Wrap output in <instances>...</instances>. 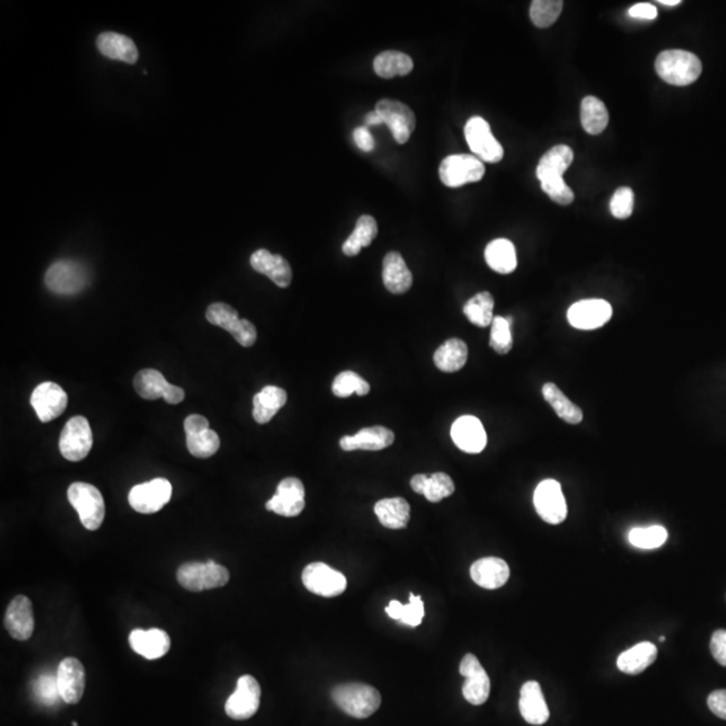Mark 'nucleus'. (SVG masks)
Returning <instances> with one entry per match:
<instances>
[{
  "label": "nucleus",
  "mask_w": 726,
  "mask_h": 726,
  "mask_svg": "<svg viewBox=\"0 0 726 726\" xmlns=\"http://www.w3.org/2000/svg\"><path fill=\"white\" fill-rule=\"evenodd\" d=\"M573 157L575 155L569 146L559 144L541 157L535 171L542 192L559 205H570L575 201V193L562 178L572 165Z\"/></svg>",
  "instance_id": "f257e3e1"
},
{
  "label": "nucleus",
  "mask_w": 726,
  "mask_h": 726,
  "mask_svg": "<svg viewBox=\"0 0 726 726\" xmlns=\"http://www.w3.org/2000/svg\"><path fill=\"white\" fill-rule=\"evenodd\" d=\"M655 70L665 83L686 86L698 80L703 64L695 54L686 50H666L658 56Z\"/></svg>",
  "instance_id": "f03ea898"
},
{
  "label": "nucleus",
  "mask_w": 726,
  "mask_h": 726,
  "mask_svg": "<svg viewBox=\"0 0 726 726\" xmlns=\"http://www.w3.org/2000/svg\"><path fill=\"white\" fill-rule=\"evenodd\" d=\"M334 703L354 719H367L381 705V695L375 687L364 684L339 685L331 693Z\"/></svg>",
  "instance_id": "7ed1b4c3"
},
{
  "label": "nucleus",
  "mask_w": 726,
  "mask_h": 726,
  "mask_svg": "<svg viewBox=\"0 0 726 726\" xmlns=\"http://www.w3.org/2000/svg\"><path fill=\"white\" fill-rule=\"evenodd\" d=\"M178 583L187 591L202 592L221 588L229 583V570L213 560L206 562H187L176 572Z\"/></svg>",
  "instance_id": "20e7f679"
},
{
  "label": "nucleus",
  "mask_w": 726,
  "mask_h": 726,
  "mask_svg": "<svg viewBox=\"0 0 726 726\" xmlns=\"http://www.w3.org/2000/svg\"><path fill=\"white\" fill-rule=\"evenodd\" d=\"M67 499L77 511L85 529L91 532L100 529L105 518V503L97 487L84 482L73 483L67 489Z\"/></svg>",
  "instance_id": "39448f33"
},
{
  "label": "nucleus",
  "mask_w": 726,
  "mask_h": 726,
  "mask_svg": "<svg viewBox=\"0 0 726 726\" xmlns=\"http://www.w3.org/2000/svg\"><path fill=\"white\" fill-rule=\"evenodd\" d=\"M89 272L77 261L62 260L54 263L46 272V287L57 295H76L89 284Z\"/></svg>",
  "instance_id": "423d86ee"
},
{
  "label": "nucleus",
  "mask_w": 726,
  "mask_h": 726,
  "mask_svg": "<svg viewBox=\"0 0 726 726\" xmlns=\"http://www.w3.org/2000/svg\"><path fill=\"white\" fill-rule=\"evenodd\" d=\"M59 453L69 462H81L94 447L91 424L84 416H75L65 424L59 436Z\"/></svg>",
  "instance_id": "0eeeda50"
},
{
  "label": "nucleus",
  "mask_w": 726,
  "mask_h": 726,
  "mask_svg": "<svg viewBox=\"0 0 726 726\" xmlns=\"http://www.w3.org/2000/svg\"><path fill=\"white\" fill-rule=\"evenodd\" d=\"M486 173L483 162L474 155H450L440 163L439 175L451 189L480 182Z\"/></svg>",
  "instance_id": "6e6552de"
},
{
  "label": "nucleus",
  "mask_w": 726,
  "mask_h": 726,
  "mask_svg": "<svg viewBox=\"0 0 726 726\" xmlns=\"http://www.w3.org/2000/svg\"><path fill=\"white\" fill-rule=\"evenodd\" d=\"M206 319L217 327L224 328L232 334L233 338L244 347H250L255 344L257 330L255 325L247 319H240L238 312L229 304L214 303L209 306L206 311Z\"/></svg>",
  "instance_id": "1a4fd4ad"
},
{
  "label": "nucleus",
  "mask_w": 726,
  "mask_h": 726,
  "mask_svg": "<svg viewBox=\"0 0 726 726\" xmlns=\"http://www.w3.org/2000/svg\"><path fill=\"white\" fill-rule=\"evenodd\" d=\"M304 587L311 594L322 597H336L346 591L347 580L341 572L325 562H312L304 568L301 575Z\"/></svg>",
  "instance_id": "9d476101"
},
{
  "label": "nucleus",
  "mask_w": 726,
  "mask_h": 726,
  "mask_svg": "<svg viewBox=\"0 0 726 726\" xmlns=\"http://www.w3.org/2000/svg\"><path fill=\"white\" fill-rule=\"evenodd\" d=\"M464 135L470 149L478 159L487 163H497L503 159L505 151L502 144L494 138L488 122L480 116H474L467 121Z\"/></svg>",
  "instance_id": "9b49d317"
},
{
  "label": "nucleus",
  "mask_w": 726,
  "mask_h": 726,
  "mask_svg": "<svg viewBox=\"0 0 726 726\" xmlns=\"http://www.w3.org/2000/svg\"><path fill=\"white\" fill-rule=\"evenodd\" d=\"M171 495H173L171 483L163 478H157L133 487L128 495V502L138 513L154 514L162 510L170 502Z\"/></svg>",
  "instance_id": "f8f14e48"
},
{
  "label": "nucleus",
  "mask_w": 726,
  "mask_h": 726,
  "mask_svg": "<svg viewBox=\"0 0 726 726\" xmlns=\"http://www.w3.org/2000/svg\"><path fill=\"white\" fill-rule=\"evenodd\" d=\"M187 450L198 459H208L220 450L219 435L211 429L208 418L201 415H192L184 420Z\"/></svg>",
  "instance_id": "ddd939ff"
},
{
  "label": "nucleus",
  "mask_w": 726,
  "mask_h": 726,
  "mask_svg": "<svg viewBox=\"0 0 726 726\" xmlns=\"http://www.w3.org/2000/svg\"><path fill=\"white\" fill-rule=\"evenodd\" d=\"M261 687L257 679L252 676H242L238 678L236 692L228 698L225 712L232 720L250 719L260 708Z\"/></svg>",
  "instance_id": "4468645a"
},
{
  "label": "nucleus",
  "mask_w": 726,
  "mask_h": 726,
  "mask_svg": "<svg viewBox=\"0 0 726 726\" xmlns=\"http://www.w3.org/2000/svg\"><path fill=\"white\" fill-rule=\"evenodd\" d=\"M375 112L380 115L382 124L391 130L394 140L405 144L416 128V116L404 103L383 99L375 105Z\"/></svg>",
  "instance_id": "2eb2a0df"
},
{
  "label": "nucleus",
  "mask_w": 726,
  "mask_h": 726,
  "mask_svg": "<svg viewBox=\"0 0 726 726\" xmlns=\"http://www.w3.org/2000/svg\"><path fill=\"white\" fill-rule=\"evenodd\" d=\"M534 507L538 515L548 524H559L564 522L568 507L561 484L554 480H545L538 484L534 491Z\"/></svg>",
  "instance_id": "dca6fc26"
},
{
  "label": "nucleus",
  "mask_w": 726,
  "mask_h": 726,
  "mask_svg": "<svg viewBox=\"0 0 726 726\" xmlns=\"http://www.w3.org/2000/svg\"><path fill=\"white\" fill-rule=\"evenodd\" d=\"M266 510L282 516H298L306 507V488L298 478H285L276 494L266 502Z\"/></svg>",
  "instance_id": "f3484780"
},
{
  "label": "nucleus",
  "mask_w": 726,
  "mask_h": 726,
  "mask_svg": "<svg viewBox=\"0 0 726 726\" xmlns=\"http://www.w3.org/2000/svg\"><path fill=\"white\" fill-rule=\"evenodd\" d=\"M67 401L69 399L67 391L56 382L40 383L34 389L30 399L31 407L42 423L59 417L67 410Z\"/></svg>",
  "instance_id": "a211bd4d"
},
{
  "label": "nucleus",
  "mask_w": 726,
  "mask_h": 726,
  "mask_svg": "<svg viewBox=\"0 0 726 726\" xmlns=\"http://www.w3.org/2000/svg\"><path fill=\"white\" fill-rule=\"evenodd\" d=\"M459 671L466 678L463 685V695L466 701L471 705H483L488 700L491 682L480 659L474 654H467L462 660Z\"/></svg>",
  "instance_id": "6ab92c4d"
},
{
  "label": "nucleus",
  "mask_w": 726,
  "mask_h": 726,
  "mask_svg": "<svg viewBox=\"0 0 726 726\" xmlns=\"http://www.w3.org/2000/svg\"><path fill=\"white\" fill-rule=\"evenodd\" d=\"M612 307L602 299L578 301L568 309V320L578 330H596L612 318Z\"/></svg>",
  "instance_id": "aec40b11"
},
{
  "label": "nucleus",
  "mask_w": 726,
  "mask_h": 726,
  "mask_svg": "<svg viewBox=\"0 0 726 726\" xmlns=\"http://www.w3.org/2000/svg\"><path fill=\"white\" fill-rule=\"evenodd\" d=\"M59 697L70 705L78 704L85 692V668L77 658H65L57 671Z\"/></svg>",
  "instance_id": "412c9836"
},
{
  "label": "nucleus",
  "mask_w": 726,
  "mask_h": 726,
  "mask_svg": "<svg viewBox=\"0 0 726 726\" xmlns=\"http://www.w3.org/2000/svg\"><path fill=\"white\" fill-rule=\"evenodd\" d=\"M4 627L16 641H27L34 632V609L29 597L19 595L7 606Z\"/></svg>",
  "instance_id": "4be33fe9"
},
{
  "label": "nucleus",
  "mask_w": 726,
  "mask_h": 726,
  "mask_svg": "<svg viewBox=\"0 0 726 726\" xmlns=\"http://www.w3.org/2000/svg\"><path fill=\"white\" fill-rule=\"evenodd\" d=\"M451 437L459 450L467 453H482L487 444V435L480 418L462 416L451 428Z\"/></svg>",
  "instance_id": "5701e85b"
},
{
  "label": "nucleus",
  "mask_w": 726,
  "mask_h": 726,
  "mask_svg": "<svg viewBox=\"0 0 726 726\" xmlns=\"http://www.w3.org/2000/svg\"><path fill=\"white\" fill-rule=\"evenodd\" d=\"M250 265L258 273L265 274L277 287H290L292 268L282 255H273L266 249H258L250 255Z\"/></svg>",
  "instance_id": "b1692460"
},
{
  "label": "nucleus",
  "mask_w": 726,
  "mask_h": 726,
  "mask_svg": "<svg viewBox=\"0 0 726 726\" xmlns=\"http://www.w3.org/2000/svg\"><path fill=\"white\" fill-rule=\"evenodd\" d=\"M130 649L146 659L154 660L165 657L170 651V636L159 628L133 630L130 633Z\"/></svg>",
  "instance_id": "393cba45"
},
{
  "label": "nucleus",
  "mask_w": 726,
  "mask_h": 726,
  "mask_svg": "<svg viewBox=\"0 0 726 726\" xmlns=\"http://www.w3.org/2000/svg\"><path fill=\"white\" fill-rule=\"evenodd\" d=\"M394 432L385 426H367L353 436L342 437L339 445L347 451H381L390 447L394 443Z\"/></svg>",
  "instance_id": "a878e982"
},
{
  "label": "nucleus",
  "mask_w": 726,
  "mask_h": 726,
  "mask_svg": "<svg viewBox=\"0 0 726 726\" xmlns=\"http://www.w3.org/2000/svg\"><path fill=\"white\" fill-rule=\"evenodd\" d=\"M471 578L484 589H497L505 586L510 578V568L505 560L497 557H484L472 564Z\"/></svg>",
  "instance_id": "bb28decb"
},
{
  "label": "nucleus",
  "mask_w": 726,
  "mask_h": 726,
  "mask_svg": "<svg viewBox=\"0 0 726 726\" xmlns=\"http://www.w3.org/2000/svg\"><path fill=\"white\" fill-rule=\"evenodd\" d=\"M519 712L527 724L543 725L548 722L551 712L546 705L542 689L538 682L529 681L522 686Z\"/></svg>",
  "instance_id": "cd10ccee"
},
{
  "label": "nucleus",
  "mask_w": 726,
  "mask_h": 726,
  "mask_svg": "<svg viewBox=\"0 0 726 726\" xmlns=\"http://www.w3.org/2000/svg\"><path fill=\"white\" fill-rule=\"evenodd\" d=\"M382 280L386 290L394 295H402L412 287V272L399 252H389L383 258Z\"/></svg>",
  "instance_id": "c85d7f7f"
},
{
  "label": "nucleus",
  "mask_w": 726,
  "mask_h": 726,
  "mask_svg": "<svg viewBox=\"0 0 726 726\" xmlns=\"http://www.w3.org/2000/svg\"><path fill=\"white\" fill-rule=\"evenodd\" d=\"M96 45L100 53L107 58L130 65L136 64L138 61V48L127 35L113 31L103 32L97 37Z\"/></svg>",
  "instance_id": "c756f323"
},
{
  "label": "nucleus",
  "mask_w": 726,
  "mask_h": 726,
  "mask_svg": "<svg viewBox=\"0 0 726 726\" xmlns=\"http://www.w3.org/2000/svg\"><path fill=\"white\" fill-rule=\"evenodd\" d=\"M410 487L413 491L424 495L432 503L440 502L455 492V483H453V478L444 472L415 475L410 480Z\"/></svg>",
  "instance_id": "7c9ffc66"
},
{
  "label": "nucleus",
  "mask_w": 726,
  "mask_h": 726,
  "mask_svg": "<svg viewBox=\"0 0 726 726\" xmlns=\"http://www.w3.org/2000/svg\"><path fill=\"white\" fill-rule=\"evenodd\" d=\"M287 391L279 386H265L253 397V418L255 423L266 424L287 402Z\"/></svg>",
  "instance_id": "2f4dec72"
},
{
  "label": "nucleus",
  "mask_w": 726,
  "mask_h": 726,
  "mask_svg": "<svg viewBox=\"0 0 726 726\" xmlns=\"http://www.w3.org/2000/svg\"><path fill=\"white\" fill-rule=\"evenodd\" d=\"M657 646L650 641H641L619 655L617 668L623 673L636 676L647 670L657 660Z\"/></svg>",
  "instance_id": "473e14b6"
},
{
  "label": "nucleus",
  "mask_w": 726,
  "mask_h": 726,
  "mask_svg": "<svg viewBox=\"0 0 726 726\" xmlns=\"http://www.w3.org/2000/svg\"><path fill=\"white\" fill-rule=\"evenodd\" d=\"M374 513L382 526L405 529L410 519V506L404 497H386L375 503Z\"/></svg>",
  "instance_id": "72a5a7b5"
},
{
  "label": "nucleus",
  "mask_w": 726,
  "mask_h": 726,
  "mask_svg": "<svg viewBox=\"0 0 726 726\" xmlns=\"http://www.w3.org/2000/svg\"><path fill=\"white\" fill-rule=\"evenodd\" d=\"M484 258H486L487 265L497 273L508 274L515 271V246L513 242L506 240V238H497V240L489 242L484 252Z\"/></svg>",
  "instance_id": "f704fd0d"
},
{
  "label": "nucleus",
  "mask_w": 726,
  "mask_h": 726,
  "mask_svg": "<svg viewBox=\"0 0 726 726\" xmlns=\"http://www.w3.org/2000/svg\"><path fill=\"white\" fill-rule=\"evenodd\" d=\"M469 358V347L462 339L453 338L445 341L435 352L434 363L437 369L444 372H455L463 369Z\"/></svg>",
  "instance_id": "c9c22d12"
},
{
  "label": "nucleus",
  "mask_w": 726,
  "mask_h": 726,
  "mask_svg": "<svg viewBox=\"0 0 726 726\" xmlns=\"http://www.w3.org/2000/svg\"><path fill=\"white\" fill-rule=\"evenodd\" d=\"M375 75L381 78L390 80L397 76H408L413 70V61L408 54L397 50H386L375 57Z\"/></svg>",
  "instance_id": "e433bc0d"
},
{
  "label": "nucleus",
  "mask_w": 726,
  "mask_h": 726,
  "mask_svg": "<svg viewBox=\"0 0 726 726\" xmlns=\"http://www.w3.org/2000/svg\"><path fill=\"white\" fill-rule=\"evenodd\" d=\"M542 394L543 399H546V402L551 404V407L553 408L554 412L557 413L560 418L567 421L568 424H573V426L580 424L581 421H583V410H581L578 405L573 404V402L562 393L561 389H560L556 383H545L542 388Z\"/></svg>",
  "instance_id": "4c0bfd02"
},
{
  "label": "nucleus",
  "mask_w": 726,
  "mask_h": 726,
  "mask_svg": "<svg viewBox=\"0 0 726 726\" xmlns=\"http://www.w3.org/2000/svg\"><path fill=\"white\" fill-rule=\"evenodd\" d=\"M133 386L141 399H165L170 390L171 383H168L165 375L157 370L144 369L136 374Z\"/></svg>",
  "instance_id": "58836bf2"
},
{
  "label": "nucleus",
  "mask_w": 726,
  "mask_h": 726,
  "mask_svg": "<svg viewBox=\"0 0 726 726\" xmlns=\"http://www.w3.org/2000/svg\"><path fill=\"white\" fill-rule=\"evenodd\" d=\"M609 122L608 110L597 97L588 96L581 103V124L589 135H600Z\"/></svg>",
  "instance_id": "ea45409f"
},
{
  "label": "nucleus",
  "mask_w": 726,
  "mask_h": 726,
  "mask_svg": "<svg viewBox=\"0 0 726 726\" xmlns=\"http://www.w3.org/2000/svg\"><path fill=\"white\" fill-rule=\"evenodd\" d=\"M377 221L372 216H363L358 219L354 232L345 241L342 250L349 257H354L363 250V247L369 246L372 240L377 238Z\"/></svg>",
  "instance_id": "a19ab883"
},
{
  "label": "nucleus",
  "mask_w": 726,
  "mask_h": 726,
  "mask_svg": "<svg viewBox=\"0 0 726 726\" xmlns=\"http://www.w3.org/2000/svg\"><path fill=\"white\" fill-rule=\"evenodd\" d=\"M386 614L390 619L399 620L402 624L409 625V627H418L423 622L424 614H426V608H424V602L421 596L416 595H409V603L402 605L397 600H391L389 605L386 606Z\"/></svg>",
  "instance_id": "79ce46f5"
},
{
  "label": "nucleus",
  "mask_w": 726,
  "mask_h": 726,
  "mask_svg": "<svg viewBox=\"0 0 726 726\" xmlns=\"http://www.w3.org/2000/svg\"><path fill=\"white\" fill-rule=\"evenodd\" d=\"M494 298L489 292H480L464 304L467 319L478 327L491 326L494 320Z\"/></svg>",
  "instance_id": "37998d69"
},
{
  "label": "nucleus",
  "mask_w": 726,
  "mask_h": 726,
  "mask_svg": "<svg viewBox=\"0 0 726 726\" xmlns=\"http://www.w3.org/2000/svg\"><path fill=\"white\" fill-rule=\"evenodd\" d=\"M668 533L660 524H654L650 527H636L628 534L630 543L638 549H658L668 541Z\"/></svg>",
  "instance_id": "c03bdc74"
},
{
  "label": "nucleus",
  "mask_w": 726,
  "mask_h": 726,
  "mask_svg": "<svg viewBox=\"0 0 726 726\" xmlns=\"http://www.w3.org/2000/svg\"><path fill=\"white\" fill-rule=\"evenodd\" d=\"M562 5L561 0H534L530 5V19L540 29L551 27L559 19Z\"/></svg>",
  "instance_id": "a18cd8bd"
},
{
  "label": "nucleus",
  "mask_w": 726,
  "mask_h": 726,
  "mask_svg": "<svg viewBox=\"0 0 726 726\" xmlns=\"http://www.w3.org/2000/svg\"><path fill=\"white\" fill-rule=\"evenodd\" d=\"M369 391V382L354 372H339L333 382V393L339 399H347L353 393L366 396Z\"/></svg>",
  "instance_id": "49530a36"
},
{
  "label": "nucleus",
  "mask_w": 726,
  "mask_h": 726,
  "mask_svg": "<svg viewBox=\"0 0 726 726\" xmlns=\"http://www.w3.org/2000/svg\"><path fill=\"white\" fill-rule=\"evenodd\" d=\"M489 346L497 354H507L513 347V334H511L510 318L494 317L489 334Z\"/></svg>",
  "instance_id": "de8ad7c7"
},
{
  "label": "nucleus",
  "mask_w": 726,
  "mask_h": 726,
  "mask_svg": "<svg viewBox=\"0 0 726 726\" xmlns=\"http://www.w3.org/2000/svg\"><path fill=\"white\" fill-rule=\"evenodd\" d=\"M635 195L630 187H619L612 195L609 209H611L612 216L617 220L630 219L633 211V203H635Z\"/></svg>",
  "instance_id": "09e8293b"
},
{
  "label": "nucleus",
  "mask_w": 726,
  "mask_h": 726,
  "mask_svg": "<svg viewBox=\"0 0 726 726\" xmlns=\"http://www.w3.org/2000/svg\"><path fill=\"white\" fill-rule=\"evenodd\" d=\"M37 693H40V698L45 704H54L57 695H59L58 685H57V678L53 679L50 676H45L38 682Z\"/></svg>",
  "instance_id": "8fccbe9b"
},
{
  "label": "nucleus",
  "mask_w": 726,
  "mask_h": 726,
  "mask_svg": "<svg viewBox=\"0 0 726 726\" xmlns=\"http://www.w3.org/2000/svg\"><path fill=\"white\" fill-rule=\"evenodd\" d=\"M711 651L714 659L726 668V631L717 630L712 636Z\"/></svg>",
  "instance_id": "3c124183"
},
{
  "label": "nucleus",
  "mask_w": 726,
  "mask_h": 726,
  "mask_svg": "<svg viewBox=\"0 0 726 726\" xmlns=\"http://www.w3.org/2000/svg\"><path fill=\"white\" fill-rule=\"evenodd\" d=\"M708 706L712 713L726 720V690H716L708 697Z\"/></svg>",
  "instance_id": "603ef678"
},
{
  "label": "nucleus",
  "mask_w": 726,
  "mask_h": 726,
  "mask_svg": "<svg viewBox=\"0 0 726 726\" xmlns=\"http://www.w3.org/2000/svg\"><path fill=\"white\" fill-rule=\"evenodd\" d=\"M353 139H354L355 144H357L361 151L372 152L374 149V138L370 133L369 128L364 127V125L363 127L355 128L354 132H353Z\"/></svg>",
  "instance_id": "864d4df0"
},
{
  "label": "nucleus",
  "mask_w": 726,
  "mask_h": 726,
  "mask_svg": "<svg viewBox=\"0 0 726 726\" xmlns=\"http://www.w3.org/2000/svg\"><path fill=\"white\" fill-rule=\"evenodd\" d=\"M628 13H630L631 18L654 21V19H657L658 10L655 5L650 4V3H639V4L632 5L628 10Z\"/></svg>",
  "instance_id": "5fc2aeb1"
},
{
  "label": "nucleus",
  "mask_w": 726,
  "mask_h": 726,
  "mask_svg": "<svg viewBox=\"0 0 726 726\" xmlns=\"http://www.w3.org/2000/svg\"><path fill=\"white\" fill-rule=\"evenodd\" d=\"M184 396H186V394H184V389L179 388V386L171 385L170 390L166 394L165 401L171 405H176L184 401Z\"/></svg>",
  "instance_id": "6e6d98bb"
},
{
  "label": "nucleus",
  "mask_w": 726,
  "mask_h": 726,
  "mask_svg": "<svg viewBox=\"0 0 726 726\" xmlns=\"http://www.w3.org/2000/svg\"><path fill=\"white\" fill-rule=\"evenodd\" d=\"M382 124V121H381L380 115H378L375 111L372 112L367 113L366 118H364V127H372V125H380Z\"/></svg>",
  "instance_id": "4d7b16f0"
},
{
  "label": "nucleus",
  "mask_w": 726,
  "mask_h": 726,
  "mask_svg": "<svg viewBox=\"0 0 726 726\" xmlns=\"http://www.w3.org/2000/svg\"><path fill=\"white\" fill-rule=\"evenodd\" d=\"M660 4L668 5V7H674V5L681 4V0H659Z\"/></svg>",
  "instance_id": "13d9d810"
},
{
  "label": "nucleus",
  "mask_w": 726,
  "mask_h": 726,
  "mask_svg": "<svg viewBox=\"0 0 726 726\" xmlns=\"http://www.w3.org/2000/svg\"><path fill=\"white\" fill-rule=\"evenodd\" d=\"M665 639H666L665 636H660L659 641H665Z\"/></svg>",
  "instance_id": "bf43d9fd"
}]
</instances>
